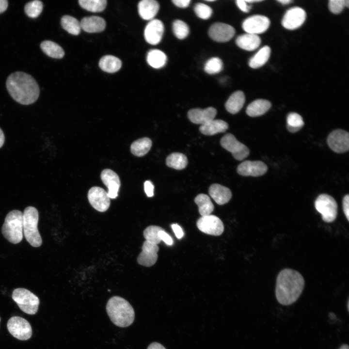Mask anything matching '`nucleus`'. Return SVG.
<instances>
[{
  "label": "nucleus",
  "mask_w": 349,
  "mask_h": 349,
  "mask_svg": "<svg viewBox=\"0 0 349 349\" xmlns=\"http://www.w3.org/2000/svg\"><path fill=\"white\" fill-rule=\"evenodd\" d=\"M106 311L112 323L118 327H127L134 320L133 307L126 300L119 296H113L109 300Z\"/></svg>",
  "instance_id": "nucleus-3"
},
{
  "label": "nucleus",
  "mask_w": 349,
  "mask_h": 349,
  "mask_svg": "<svg viewBox=\"0 0 349 349\" xmlns=\"http://www.w3.org/2000/svg\"><path fill=\"white\" fill-rule=\"evenodd\" d=\"M23 233L26 240L34 247H38L42 243V239L38 230L39 213L36 208L29 206L23 213Z\"/></svg>",
  "instance_id": "nucleus-5"
},
{
  "label": "nucleus",
  "mask_w": 349,
  "mask_h": 349,
  "mask_svg": "<svg viewBox=\"0 0 349 349\" xmlns=\"http://www.w3.org/2000/svg\"><path fill=\"white\" fill-rule=\"evenodd\" d=\"M152 146L151 140L144 137L135 141L130 146L131 152L137 157H143L146 154Z\"/></svg>",
  "instance_id": "nucleus-30"
},
{
  "label": "nucleus",
  "mask_w": 349,
  "mask_h": 349,
  "mask_svg": "<svg viewBox=\"0 0 349 349\" xmlns=\"http://www.w3.org/2000/svg\"><path fill=\"white\" fill-rule=\"evenodd\" d=\"M343 205V210L344 213L347 219L349 221V194L346 195L342 201Z\"/></svg>",
  "instance_id": "nucleus-45"
},
{
  "label": "nucleus",
  "mask_w": 349,
  "mask_h": 349,
  "mask_svg": "<svg viewBox=\"0 0 349 349\" xmlns=\"http://www.w3.org/2000/svg\"><path fill=\"white\" fill-rule=\"evenodd\" d=\"M88 199L91 205L99 212H105L110 207V198L107 192L102 188H91L88 192Z\"/></svg>",
  "instance_id": "nucleus-12"
},
{
  "label": "nucleus",
  "mask_w": 349,
  "mask_h": 349,
  "mask_svg": "<svg viewBox=\"0 0 349 349\" xmlns=\"http://www.w3.org/2000/svg\"><path fill=\"white\" fill-rule=\"evenodd\" d=\"M270 54V48L268 46L261 48L249 60V65L251 68H258L268 61Z\"/></svg>",
  "instance_id": "nucleus-29"
},
{
  "label": "nucleus",
  "mask_w": 349,
  "mask_h": 349,
  "mask_svg": "<svg viewBox=\"0 0 349 349\" xmlns=\"http://www.w3.org/2000/svg\"><path fill=\"white\" fill-rule=\"evenodd\" d=\"M166 163L169 167L176 170H182L187 165L188 159L185 155L175 152L170 154L167 157Z\"/></svg>",
  "instance_id": "nucleus-34"
},
{
  "label": "nucleus",
  "mask_w": 349,
  "mask_h": 349,
  "mask_svg": "<svg viewBox=\"0 0 349 349\" xmlns=\"http://www.w3.org/2000/svg\"><path fill=\"white\" fill-rule=\"evenodd\" d=\"M171 226L176 238L179 239L182 238L184 233L181 227L176 224H173Z\"/></svg>",
  "instance_id": "nucleus-48"
},
{
  "label": "nucleus",
  "mask_w": 349,
  "mask_h": 349,
  "mask_svg": "<svg viewBox=\"0 0 349 349\" xmlns=\"http://www.w3.org/2000/svg\"><path fill=\"white\" fill-rule=\"evenodd\" d=\"M164 32V25L159 20H151L146 26L144 36L147 43L157 45L161 41Z\"/></svg>",
  "instance_id": "nucleus-18"
},
{
  "label": "nucleus",
  "mask_w": 349,
  "mask_h": 349,
  "mask_svg": "<svg viewBox=\"0 0 349 349\" xmlns=\"http://www.w3.org/2000/svg\"><path fill=\"white\" fill-rule=\"evenodd\" d=\"M270 102L266 99H256L247 107L246 113L251 117H257L265 113L270 108Z\"/></svg>",
  "instance_id": "nucleus-27"
},
{
  "label": "nucleus",
  "mask_w": 349,
  "mask_h": 349,
  "mask_svg": "<svg viewBox=\"0 0 349 349\" xmlns=\"http://www.w3.org/2000/svg\"><path fill=\"white\" fill-rule=\"evenodd\" d=\"M236 43L238 47L243 49L253 51L260 46L261 39L256 34L247 33L238 36Z\"/></svg>",
  "instance_id": "nucleus-24"
},
{
  "label": "nucleus",
  "mask_w": 349,
  "mask_h": 349,
  "mask_svg": "<svg viewBox=\"0 0 349 349\" xmlns=\"http://www.w3.org/2000/svg\"><path fill=\"white\" fill-rule=\"evenodd\" d=\"M216 114L217 110L213 107L205 109L196 108L190 110L188 112V116L193 123L203 125L213 120Z\"/></svg>",
  "instance_id": "nucleus-20"
},
{
  "label": "nucleus",
  "mask_w": 349,
  "mask_h": 349,
  "mask_svg": "<svg viewBox=\"0 0 349 349\" xmlns=\"http://www.w3.org/2000/svg\"><path fill=\"white\" fill-rule=\"evenodd\" d=\"M338 349H349V347L348 344H343Z\"/></svg>",
  "instance_id": "nucleus-54"
},
{
  "label": "nucleus",
  "mask_w": 349,
  "mask_h": 349,
  "mask_svg": "<svg viewBox=\"0 0 349 349\" xmlns=\"http://www.w3.org/2000/svg\"><path fill=\"white\" fill-rule=\"evenodd\" d=\"M144 189L148 197H151L154 195V186L150 181L147 180L144 182Z\"/></svg>",
  "instance_id": "nucleus-44"
},
{
  "label": "nucleus",
  "mask_w": 349,
  "mask_h": 349,
  "mask_svg": "<svg viewBox=\"0 0 349 349\" xmlns=\"http://www.w3.org/2000/svg\"><path fill=\"white\" fill-rule=\"evenodd\" d=\"M305 282L302 275L297 270L285 269L278 274L275 287L278 302L283 305L295 302L303 290Z\"/></svg>",
  "instance_id": "nucleus-1"
},
{
  "label": "nucleus",
  "mask_w": 349,
  "mask_h": 349,
  "mask_svg": "<svg viewBox=\"0 0 349 349\" xmlns=\"http://www.w3.org/2000/svg\"><path fill=\"white\" fill-rule=\"evenodd\" d=\"M147 349H166V348L160 343L153 342L149 345Z\"/></svg>",
  "instance_id": "nucleus-50"
},
{
  "label": "nucleus",
  "mask_w": 349,
  "mask_h": 349,
  "mask_svg": "<svg viewBox=\"0 0 349 349\" xmlns=\"http://www.w3.org/2000/svg\"><path fill=\"white\" fill-rule=\"evenodd\" d=\"M194 202L198 206L199 212L202 216H207L214 210V206L209 196L205 194H198L194 199Z\"/></svg>",
  "instance_id": "nucleus-32"
},
{
  "label": "nucleus",
  "mask_w": 349,
  "mask_h": 349,
  "mask_svg": "<svg viewBox=\"0 0 349 349\" xmlns=\"http://www.w3.org/2000/svg\"><path fill=\"white\" fill-rule=\"evenodd\" d=\"M270 25V20L262 15H254L247 18L242 23L243 29L251 34H260L266 32Z\"/></svg>",
  "instance_id": "nucleus-13"
},
{
  "label": "nucleus",
  "mask_w": 349,
  "mask_h": 349,
  "mask_svg": "<svg viewBox=\"0 0 349 349\" xmlns=\"http://www.w3.org/2000/svg\"><path fill=\"white\" fill-rule=\"evenodd\" d=\"M228 128V124L222 120H212L206 124L201 125L200 131L206 135H213L219 133L225 132Z\"/></svg>",
  "instance_id": "nucleus-25"
},
{
  "label": "nucleus",
  "mask_w": 349,
  "mask_h": 349,
  "mask_svg": "<svg viewBox=\"0 0 349 349\" xmlns=\"http://www.w3.org/2000/svg\"><path fill=\"white\" fill-rule=\"evenodd\" d=\"M100 176L103 183L108 188L109 198H116L121 185L118 174L111 169H106L102 171Z\"/></svg>",
  "instance_id": "nucleus-19"
},
{
  "label": "nucleus",
  "mask_w": 349,
  "mask_h": 349,
  "mask_svg": "<svg viewBox=\"0 0 349 349\" xmlns=\"http://www.w3.org/2000/svg\"><path fill=\"white\" fill-rule=\"evenodd\" d=\"M196 224L201 231L208 235L220 236L224 230L222 221L213 215L201 216L198 220Z\"/></svg>",
  "instance_id": "nucleus-10"
},
{
  "label": "nucleus",
  "mask_w": 349,
  "mask_h": 349,
  "mask_svg": "<svg viewBox=\"0 0 349 349\" xmlns=\"http://www.w3.org/2000/svg\"></svg>",
  "instance_id": "nucleus-59"
},
{
  "label": "nucleus",
  "mask_w": 349,
  "mask_h": 349,
  "mask_svg": "<svg viewBox=\"0 0 349 349\" xmlns=\"http://www.w3.org/2000/svg\"><path fill=\"white\" fill-rule=\"evenodd\" d=\"M81 28L89 33L102 32L106 27L105 20L100 16H91L83 17L80 22Z\"/></svg>",
  "instance_id": "nucleus-21"
},
{
  "label": "nucleus",
  "mask_w": 349,
  "mask_h": 349,
  "mask_svg": "<svg viewBox=\"0 0 349 349\" xmlns=\"http://www.w3.org/2000/svg\"><path fill=\"white\" fill-rule=\"evenodd\" d=\"M305 11L298 7H292L284 15L282 25L286 29L293 30L301 27L306 19Z\"/></svg>",
  "instance_id": "nucleus-14"
},
{
  "label": "nucleus",
  "mask_w": 349,
  "mask_h": 349,
  "mask_svg": "<svg viewBox=\"0 0 349 349\" xmlns=\"http://www.w3.org/2000/svg\"><path fill=\"white\" fill-rule=\"evenodd\" d=\"M159 8V3L155 0H143L138 5L139 14L144 20H152Z\"/></svg>",
  "instance_id": "nucleus-23"
},
{
  "label": "nucleus",
  "mask_w": 349,
  "mask_h": 349,
  "mask_svg": "<svg viewBox=\"0 0 349 349\" xmlns=\"http://www.w3.org/2000/svg\"><path fill=\"white\" fill-rule=\"evenodd\" d=\"M172 2L176 6L180 8L187 7L190 2V0H173Z\"/></svg>",
  "instance_id": "nucleus-49"
},
{
  "label": "nucleus",
  "mask_w": 349,
  "mask_h": 349,
  "mask_svg": "<svg viewBox=\"0 0 349 349\" xmlns=\"http://www.w3.org/2000/svg\"><path fill=\"white\" fill-rule=\"evenodd\" d=\"M345 6L347 7H349V0H345Z\"/></svg>",
  "instance_id": "nucleus-56"
},
{
  "label": "nucleus",
  "mask_w": 349,
  "mask_h": 349,
  "mask_svg": "<svg viewBox=\"0 0 349 349\" xmlns=\"http://www.w3.org/2000/svg\"><path fill=\"white\" fill-rule=\"evenodd\" d=\"M167 57L165 54L159 49L150 50L147 55V62L152 67L159 68L166 63Z\"/></svg>",
  "instance_id": "nucleus-33"
},
{
  "label": "nucleus",
  "mask_w": 349,
  "mask_h": 349,
  "mask_svg": "<svg viewBox=\"0 0 349 349\" xmlns=\"http://www.w3.org/2000/svg\"><path fill=\"white\" fill-rule=\"evenodd\" d=\"M43 7L42 2L35 0L27 3L25 6L24 11L28 16L36 18L41 13Z\"/></svg>",
  "instance_id": "nucleus-39"
},
{
  "label": "nucleus",
  "mask_w": 349,
  "mask_h": 349,
  "mask_svg": "<svg viewBox=\"0 0 349 349\" xmlns=\"http://www.w3.org/2000/svg\"><path fill=\"white\" fill-rule=\"evenodd\" d=\"M263 1V0H245V1H246V2H249V3L258 2H260V1Z\"/></svg>",
  "instance_id": "nucleus-55"
},
{
  "label": "nucleus",
  "mask_w": 349,
  "mask_h": 349,
  "mask_svg": "<svg viewBox=\"0 0 349 349\" xmlns=\"http://www.w3.org/2000/svg\"><path fill=\"white\" fill-rule=\"evenodd\" d=\"M245 97L243 92L238 91L233 93L225 103L226 110L232 114L238 113L243 107Z\"/></svg>",
  "instance_id": "nucleus-26"
},
{
  "label": "nucleus",
  "mask_w": 349,
  "mask_h": 349,
  "mask_svg": "<svg viewBox=\"0 0 349 349\" xmlns=\"http://www.w3.org/2000/svg\"><path fill=\"white\" fill-rule=\"evenodd\" d=\"M4 142V133L0 128V148L3 145Z\"/></svg>",
  "instance_id": "nucleus-52"
},
{
  "label": "nucleus",
  "mask_w": 349,
  "mask_h": 349,
  "mask_svg": "<svg viewBox=\"0 0 349 349\" xmlns=\"http://www.w3.org/2000/svg\"><path fill=\"white\" fill-rule=\"evenodd\" d=\"M12 298L23 312L29 315H34L37 313L39 299L30 290L24 288H17L13 291Z\"/></svg>",
  "instance_id": "nucleus-6"
},
{
  "label": "nucleus",
  "mask_w": 349,
  "mask_h": 349,
  "mask_svg": "<svg viewBox=\"0 0 349 349\" xmlns=\"http://www.w3.org/2000/svg\"><path fill=\"white\" fill-rule=\"evenodd\" d=\"M267 166L259 160H246L241 163L237 168L238 174L245 176H259L267 171Z\"/></svg>",
  "instance_id": "nucleus-16"
},
{
  "label": "nucleus",
  "mask_w": 349,
  "mask_h": 349,
  "mask_svg": "<svg viewBox=\"0 0 349 349\" xmlns=\"http://www.w3.org/2000/svg\"><path fill=\"white\" fill-rule=\"evenodd\" d=\"M316 210L320 213L322 220L326 222H333L337 215V204L335 200L327 194H320L315 202Z\"/></svg>",
  "instance_id": "nucleus-7"
},
{
  "label": "nucleus",
  "mask_w": 349,
  "mask_h": 349,
  "mask_svg": "<svg viewBox=\"0 0 349 349\" xmlns=\"http://www.w3.org/2000/svg\"><path fill=\"white\" fill-rule=\"evenodd\" d=\"M78 2L82 8L92 12L103 11L107 3L106 0H79Z\"/></svg>",
  "instance_id": "nucleus-36"
},
{
  "label": "nucleus",
  "mask_w": 349,
  "mask_h": 349,
  "mask_svg": "<svg viewBox=\"0 0 349 349\" xmlns=\"http://www.w3.org/2000/svg\"><path fill=\"white\" fill-rule=\"evenodd\" d=\"M329 147L337 153H343L349 149V134L344 130L338 129L333 131L327 138Z\"/></svg>",
  "instance_id": "nucleus-11"
},
{
  "label": "nucleus",
  "mask_w": 349,
  "mask_h": 349,
  "mask_svg": "<svg viewBox=\"0 0 349 349\" xmlns=\"http://www.w3.org/2000/svg\"><path fill=\"white\" fill-rule=\"evenodd\" d=\"M159 236L161 241H163L167 245H172L173 240L172 238L164 230L159 232Z\"/></svg>",
  "instance_id": "nucleus-46"
},
{
  "label": "nucleus",
  "mask_w": 349,
  "mask_h": 349,
  "mask_svg": "<svg viewBox=\"0 0 349 349\" xmlns=\"http://www.w3.org/2000/svg\"><path fill=\"white\" fill-rule=\"evenodd\" d=\"M163 230L164 229L159 226L150 225L144 230L143 236L146 241L158 245L161 241L159 236V232Z\"/></svg>",
  "instance_id": "nucleus-38"
},
{
  "label": "nucleus",
  "mask_w": 349,
  "mask_h": 349,
  "mask_svg": "<svg viewBox=\"0 0 349 349\" xmlns=\"http://www.w3.org/2000/svg\"><path fill=\"white\" fill-rule=\"evenodd\" d=\"M287 128L292 133L300 130L304 125L302 117L297 113L291 112L287 117Z\"/></svg>",
  "instance_id": "nucleus-37"
},
{
  "label": "nucleus",
  "mask_w": 349,
  "mask_h": 349,
  "mask_svg": "<svg viewBox=\"0 0 349 349\" xmlns=\"http://www.w3.org/2000/svg\"><path fill=\"white\" fill-rule=\"evenodd\" d=\"M208 192L211 198L220 205L227 203L232 197V192L230 189L218 184L211 185Z\"/></svg>",
  "instance_id": "nucleus-22"
},
{
  "label": "nucleus",
  "mask_w": 349,
  "mask_h": 349,
  "mask_svg": "<svg viewBox=\"0 0 349 349\" xmlns=\"http://www.w3.org/2000/svg\"><path fill=\"white\" fill-rule=\"evenodd\" d=\"M221 145L231 152L235 159L242 160L249 155V149L242 143L238 141L232 134L227 133L221 140Z\"/></svg>",
  "instance_id": "nucleus-9"
},
{
  "label": "nucleus",
  "mask_w": 349,
  "mask_h": 349,
  "mask_svg": "<svg viewBox=\"0 0 349 349\" xmlns=\"http://www.w3.org/2000/svg\"><path fill=\"white\" fill-rule=\"evenodd\" d=\"M42 51L49 57L61 59L64 55L63 49L60 46L51 41L46 40L40 44Z\"/></svg>",
  "instance_id": "nucleus-31"
},
{
  "label": "nucleus",
  "mask_w": 349,
  "mask_h": 349,
  "mask_svg": "<svg viewBox=\"0 0 349 349\" xmlns=\"http://www.w3.org/2000/svg\"><path fill=\"white\" fill-rule=\"evenodd\" d=\"M6 87L12 98L23 105L34 103L39 95V88L35 80L22 72L10 75L6 80Z\"/></svg>",
  "instance_id": "nucleus-2"
},
{
  "label": "nucleus",
  "mask_w": 349,
  "mask_h": 349,
  "mask_svg": "<svg viewBox=\"0 0 349 349\" xmlns=\"http://www.w3.org/2000/svg\"><path fill=\"white\" fill-rule=\"evenodd\" d=\"M277 1L281 3L282 4H287L293 1L291 0H278Z\"/></svg>",
  "instance_id": "nucleus-53"
},
{
  "label": "nucleus",
  "mask_w": 349,
  "mask_h": 349,
  "mask_svg": "<svg viewBox=\"0 0 349 349\" xmlns=\"http://www.w3.org/2000/svg\"><path fill=\"white\" fill-rule=\"evenodd\" d=\"M206 1H209V2H212V1H214V0H206Z\"/></svg>",
  "instance_id": "nucleus-58"
},
{
  "label": "nucleus",
  "mask_w": 349,
  "mask_h": 349,
  "mask_svg": "<svg viewBox=\"0 0 349 349\" xmlns=\"http://www.w3.org/2000/svg\"><path fill=\"white\" fill-rule=\"evenodd\" d=\"M99 66L104 71L108 73H114L121 67V61L112 55H105L99 60Z\"/></svg>",
  "instance_id": "nucleus-28"
},
{
  "label": "nucleus",
  "mask_w": 349,
  "mask_h": 349,
  "mask_svg": "<svg viewBox=\"0 0 349 349\" xmlns=\"http://www.w3.org/2000/svg\"><path fill=\"white\" fill-rule=\"evenodd\" d=\"M7 327L10 333L20 340H27L32 335V329L30 323L25 318L14 316L8 321Z\"/></svg>",
  "instance_id": "nucleus-8"
},
{
  "label": "nucleus",
  "mask_w": 349,
  "mask_h": 349,
  "mask_svg": "<svg viewBox=\"0 0 349 349\" xmlns=\"http://www.w3.org/2000/svg\"><path fill=\"white\" fill-rule=\"evenodd\" d=\"M349 300H348V303H347V308H348V311H349Z\"/></svg>",
  "instance_id": "nucleus-57"
},
{
  "label": "nucleus",
  "mask_w": 349,
  "mask_h": 349,
  "mask_svg": "<svg viewBox=\"0 0 349 349\" xmlns=\"http://www.w3.org/2000/svg\"><path fill=\"white\" fill-rule=\"evenodd\" d=\"M328 6L332 13L338 14L342 11L345 6V0H330Z\"/></svg>",
  "instance_id": "nucleus-43"
},
{
  "label": "nucleus",
  "mask_w": 349,
  "mask_h": 349,
  "mask_svg": "<svg viewBox=\"0 0 349 349\" xmlns=\"http://www.w3.org/2000/svg\"><path fill=\"white\" fill-rule=\"evenodd\" d=\"M236 4L238 7L244 12H248L251 8V6H249L247 4V2L245 0H237L236 1Z\"/></svg>",
  "instance_id": "nucleus-47"
},
{
  "label": "nucleus",
  "mask_w": 349,
  "mask_h": 349,
  "mask_svg": "<svg viewBox=\"0 0 349 349\" xmlns=\"http://www.w3.org/2000/svg\"><path fill=\"white\" fill-rule=\"evenodd\" d=\"M61 23L63 28L68 33L74 35L79 34L81 31L80 24L76 18L65 15L62 17Z\"/></svg>",
  "instance_id": "nucleus-35"
},
{
  "label": "nucleus",
  "mask_w": 349,
  "mask_h": 349,
  "mask_svg": "<svg viewBox=\"0 0 349 349\" xmlns=\"http://www.w3.org/2000/svg\"><path fill=\"white\" fill-rule=\"evenodd\" d=\"M234 28L227 24L217 22L212 24L208 31V34L213 40L219 42L229 41L234 35Z\"/></svg>",
  "instance_id": "nucleus-15"
},
{
  "label": "nucleus",
  "mask_w": 349,
  "mask_h": 349,
  "mask_svg": "<svg viewBox=\"0 0 349 349\" xmlns=\"http://www.w3.org/2000/svg\"><path fill=\"white\" fill-rule=\"evenodd\" d=\"M222 68V62L218 57H213L209 59L206 63L204 70L209 74H214L220 72Z\"/></svg>",
  "instance_id": "nucleus-41"
},
{
  "label": "nucleus",
  "mask_w": 349,
  "mask_h": 349,
  "mask_svg": "<svg viewBox=\"0 0 349 349\" xmlns=\"http://www.w3.org/2000/svg\"><path fill=\"white\" fill-rule=\"evenodd\" d=\"M142 251L137 258L138 263L145 267L154 265L158 259L159 248L158 245L145 240L142 247Z\"/></svg>",
  "instance_id": "nucleus-17"
},
{
  "label": "nucleus",
  "mask_w": 349,
  "mask_h": 349,
  "mask_svg": "<svg viewBox=\"0 0 349 349\" xmlns=\"http://www.w3.org/2000/svg\"><path fill=\"white\" fill-rule=\"evenodd\" d=\"M194 10L197 16L203 19H208L212 13V10L209 6L202 3H197Z\"/></svg>",
  "instance_id": "nucleus-42"
},
{
  "label": "nucleus",
  "mask_w": 349,
  "mask_h": 349,
  "mask_svg": "<svg viewBox=\"0 0 349 349\" xmlns=\"http://www.w3.org/2000/svg\"><path fill=\"white\" fill-rule=\"evenodd\" d=\"M8 5V1L6 0H0V14L5 11Z\"/></svg>",
  "instance_id": "nucleus-51"
},
{
  "label": "nucleus",
  "mask_w": 349,
  "mask_h": 349,
  "mask_svg": "<svg viewBox=\"0 0 349 349\" xmlns=\"http://www.w3.org/2000/svg\"><path fill=\"white\" fill-rule=\"evenodd\" d=\"M23 213L18 210H13L6 215L1 228L3 237L10 242L17 244L23 236Z\"/></svg>",
  "instance_id": "nucleus-4"
},
{
  "label": "nucleus",
  "mask_w": 349,
  "mask_h": 349,
  "mask_svg": "<svg viewBox=\"0 0 349 349\" xmlns=\"http://www.w3.org/2000/svg\"><path fill=\"white\" fill-rule=\"evenodd\" d=\"M173 31L177 38L183 39L189 34L190 30L185 22L180 20H176L173 24Z\"/></svg>",
  "instance_id": "nucleus-40"
}]
</instances>
